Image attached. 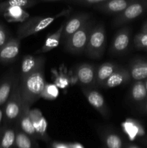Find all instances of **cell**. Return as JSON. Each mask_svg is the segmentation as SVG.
<instances>
[{"mask_svg":"<svg viewBox=\"0 0 147 148\" xmlns=\"http://www.w3.org/2000/svg\"><path fill=\"white\" fill-rule=\"evenodd\" d=\"M44 68L45 65L40 66L27 76L20 78L23 103L30 107L37 100L41 98V94L46 85Z\"/></svg>","mask_w":147,"mask_h":148,"instance_id":"cell-1","label":"cell"},{"mask_svg":"<svg viewBox=\"0 0 147 148\" xmlns=\"http://www.w3.org/2000/svg\"><path fill=\"white\" fill-rule=\"evenodd\" d=\"M71 12V7H68L53 15L34 16L30 17L27 21L21 23L18 27L17 30V38L21 40L29 36L36 34L50 25L57 19L63 16H68Z\"/></svg>","mask_w":147,"mask_h":148,"instance_id":"cell-2","label":"cell"},{"mask_svg":"<svg viewBox=\"0 0 147 148\" xmlns=\"http://www.w3.org/2000/svg\"><path fill=\"white\" fill-rule=\"evenodd\" d=\"M95 25V21L92 19L86 22L82 27L65 42V50L69 53L76 55L82 54L84 52Z\"/></svg>","mask_w":147,"mask_h":148,"instance_id":"cell-3","label":"cell"},{"mask_svg":"<svg viewBox=\"0 0 147 148\" xmlns=\"http://www.w3.org/2000/svg\"><path fill=\"white\" fill-rule=\"evenodd\" d=\"M23 107V101L21 95L20 85V77H18L12 92L6 102L3 108L4 118L3 122L5 125H10L13 123L17 124L21 114Z\"/></svg>","mask_w":147,"mask_h":148,"instance_id":"cell-4","label":"cell"},{"mask_svg":"<svg viewBox=\"0 0 147 148\" xmlns=\"http://www.w3.org/2000/svg\"><path fill=\"white\" fill-rule=\"evenodd\" d=\"M106 47V32L102 23L95 24L92 30L85 53L93 59H99L104 54Z\"/></svg>","mask_w":147,"mask_h":148,"instance_id":"cell-5","label":"cell"},{"mask_svg":"<svg viewBox=\"0 0 147 148\" xmlns=\"http://www.w3.org/2000/svg\"><path fill=\"white\" fill-rule=\"evenodd\" d=\"M81 90L89 104L103 118L108 119L110 117V110L102 94L93 88L82 87Z\"/></svg>","mask_w":147,"mask_h":148,"instance_id":"cell-6","label":"cell"},{"mask_svg":"<svg viewBox=\"0 0 147 148\" xmlns=\"http://www.w3.org/2000/svg\"><path fill=\"white\" fill-rule=\"evenodd\" d=\"M131 27H124L120 29L114 36L110 47V53L112 56H119L128 50L131 41Z\"/></svg>","mask_w":147,"mask_h":148,"instance_id":"cell-7","label":"cell"},{"mask_svg":"<svg viewBox=\"0 0 147 148\" xmlns=\"http://www.w3.org/2000/svg\"><path fill=\"white\" fill-rule=\"evenodd\" d=\"M145 5L141 1H134L125 10L117 14L112 23V27H120L139 17L144 11Z\"/></svg>","mask_w":147,"mask_h":148,"instance_id":"cell-8","label":"cell"},{"mask_svg":"<svg viewBox=\"0 0 147 148\" xmlns=\"http://www.w3.org/2000/svg\"><path fill=\"white\" fill-rule=\"evenodd\" d=\"M92 14L89 12H81L75 14L73 17L64 23L63 34H62V40L63 43L76 33L80 27L88 20L92 19Z\"/></svg>","mask_w":147,"mask_h":148,"instance_id":"cell-9","label":"cell"},{"mask_svg":"<svg viewBox=\"0 0 147 148\" xmlns=\"http://www.w3.org/2000/svg\"><path fill=\"white\" fill-rule=\"evenodd\" d=\"M97 67L95 64L84 63L76 69V77L84 88H95L96 83Z\"/></svg>","mask_w":147,"mask_h":148,"instance_id":"cell-10","label":"cell"},{"mask_svg":"<svg viewBox=\"0 0 147 148\" xmlns=\"http://www.w3.org/2000/svg\"><path fill=\"white\" fill-rule=\"evenodd\" d=\"M18 77L19 75H17L13 69H11L0 80V108L5 105L10 98Z\"/></svg>","mask_w":147,"mask_h":148,"instance_id":"cell-11","label":"cell"},{"mask_svg":"<svg viewBox=\"0 0 147 148\" xmlns=\"http://www.w3.org/2000/svg\"><path fill=\"white\" fill-rule=\"evenodd\" d=\"M133 1L134 0H105L103 3L95 6L93 9L106 14H118Z\"/></svg>","mask_w":147,"mask_h":148,"instance_id":"cell-12","label":"cell"},{"mask_svg":"<svg viewBox=\"0 0 147 148\" xmlns=\"http://www.w3.org/2000/svg\"><path fill=\"white\" fill-rule=\"evenodd\" d=\"M20 49V40L18 38H10L8 41L0 50V62L11 63L17 59Z\"/></svg>","mask_w":147,"mask_h":148,"instance_id":"cell-13","label":"cell"},{"mask_svg":"<svg viewBox=\"0 0 147 148\" xmlns=\"http://www.w3.org/2000/svg\"><path fill=\"white\" fill-rule=\"evenodd\" d=\"M16 124L20 127V129L23 132H24L27 135L31 137L33 140H35V141L38 140L37 134L35 131L31 116H30V107L24 104V103H23V107L21 114H20V118H19Z\"/></svg>","mask_w":147,"mask_h":148,"instance_id":"cell-14","label":"cell"},{"mask_svg":"<svg viewBox=\"0 0 147 148\" xmlns=\"http://www.w3.org/2000/svg\"><path fill=\"white\" fill-rule=\"evenodd\" d=\"M45 62H46V59L44 56L26 55L22 60L20 74L19 75V77L20 78H22L27 76V75L36 70L40 66L45 65Z\"/></svg>","mask_w":147,"mask_h":148,"instance_id":"cell-15","label":"cell"},{"mask_svg":"<svg viewBox=\"0 0 147 148\" xmlns=\"http://www.w3.org/2000/svg\"><path fill=\"white\" fill-rule=\"evenodd\" d=\"M131 75L128 69L120 66L117 71H115L105 82L102 88L110 89L114 88L120 85L128 83L131 79Z\"/></svg>","mask_w":147,"mask_h":148,"instance_id":"cell-16","label":"cell"},{"mask_svg":"<svg viewBox=\"0 0 147 148\" xmlns=\"http://www.w3.org/2000/svg\"><path fill=\"white\" fill-rule=\"evenodd\" d=\"M120 66L113 62H105L99 65L97 68L96 72V83L95 87H101L102 88L105 82L108 79V78L118 70Z\"/></svg>","mask_w":147,"mask_h":148,"instance_id":"cell-17","label":"cell"},{"mask_svg":"<svg viewBox=\"0 0 147 148\" xmlns=\"http://www.w3.org/2000/svg\"><path fill=\"white\" fill-rule=\"evenodd\" d=\"M30 116L38 140L47 141L48 140L47 134V123L40 111L37 109H30Z\"/></svg>","mask_w":147,"mask_h":148,"instance_id":"cell-18","label":"cell"},{"mask_svg":"<svg viewBox=\"0 0 147 148\" xmlns=\"http://www.w3.org/2000/svg\"><path fill=\"white\" fill-rule=\"evenodd\" d=\"M98 132L107 148H124L122 138L115 132L109 129H101Z\"/></svg>","mask_w":147,"mask_h":148,"instance_id":"cell-19","label":"cell"},{"mask_svg":"<svg viewBox=\"0 0 147 148\" xmlns=\"http://www.w3.org/2000/svg\"><path fill=\"white\" fill-rule=\"evenodd\" d=\"M63 27H64V23H62L60 27L58 28L56 31L54 33H50L46 37L44 43L41 46L40 49L36 51V53H44L53 50L55 48L58 47L60 43L61 40L62 38V34H63Z\"/></svg>","mask_w":147,"mask_h":148,"instance_id":"cell-20","label":"cell"},{"mask_svg":"<svg viewBox=\"0 0 147 148\" xmlns=\"http://www.w3.org/2000/svg\"><path fill=\"white\" fill-rule=\"evenodd\" d=\"M5 20L9 23H24L30 18V14L25 10L19 7H11L3 12Z\"/></svg>","mask_w":147,"mask_h":148,"instance_id":"cell-21","label":"cell"},{"mask_svg":"<svg viewBox=\"0 0 147 148\" xmlns=\"http://www.w3.org/2000/svg\"><path fill=\"white\" fill-rule=\"evenodd\" d=\"M131 77L135 81H142L147 78V62L142 59H135L128 68Z\"/></svg>","mask_w":147,"mask_h":148,"instance_id":"cell-22","label":"cell"},{"mask_svg":"<svg viewBox=\"0 0 147 148\" xmlns=\"http://www.w3.org/2000/svg\"><path fill=\"white\" fill-rule=\"evenodd\" d=\"M16 133L14 127L2 125L0 128V148H14L15 147Z\"/></svg>","mask_w":147,"mask_h":148,"instance_id":"cell-23","label":"cell"},{"mask_svg":"<svg viewBox=\"0 0 147 148\" xmlns=\"http://www.w3.org/2000/svg\"><path fill=\"white\" fill-rule=\"evenodd\" d=\"M14 129L16 133V148H40L37 142L23 132L17 124L14 127Z\"/></svg>","mask_w":147,"mask_h":148,"instance_id":"cell-24","label":"cell"},{"mask_svg":"<svg viewBox=\"0 0 147 148\" xmlns=\"http://www.w3.org/2000/svg\"><path fill=\"white\" fill-rule=\"evenodd\" d=\"M39 3H40L39 0H11L0 1V14H2L3 12L9 7H19L25 10L35 7Z\"/></svg>","mask_w":147,"mask_h":148,"instance_id":"cell-25","label":"cell"},{"mask_svg":"<svg viewBox=\"0 0 147 148\" xmlns=\"http://www.w3.org/2000/svg\"><path fill=\"white\" fill-rule=\"evenodd\" d=\"M130 98L135 102H141L147 98L145 83L143 81H135L131 87Z\"/></svg>","mask_w":147,"mask_h":148,"instance_id":"cell-26","label":"cell"},{"mask_svg":"<svg viewBox=\"0 0 147 148\" xmlns=\"http://www.w3.org/2000/svg\"><path fill=\"white\" fill-rule=\"evenodd\" d=\"M123 130L131 138L136 136H142L144 134V130L141 125L133 119H128L123 124Z\"/></svg>","mask_w":147,"mask_h":148,"instance_id":"cell-27","label":"cell"},{"mask_svg":"<svg viewBox=\"0 0 147 148\" xmlns=\"http://www.w3.org/2000/svg\"><path fill=\"white\" fill-rule=\"evenodd\" d=\"M105 1V0H63L61 1L60 3H65V4H74L76 6H82V7H92L102 4Z\"/></svg>","mask_w":147,"mask_h":148,"instance_id":"cell-28","label":"cell"},{"mask_svg":"<svg viewBox=\"0 0 147 148\" xmlns=\"http://www.w3.org/2000/svg\"><path fill=\"white\" fill-rule=\"evenodd\" d=\"M59 95L58 88L53 84L46 83L44 90L41 94V98L46 100H54Z\"/></svg>","mask_w":147,"mask_h":148,"instance_id":"cell-29","label":"cell"},{"mask_svg":"<svg viewBox=\"0 0 147 148\" xmlns=\"http://www.w3.org/2000/svg\"><path fill=\"white\" fill-rule=\"evenodd\" d=\"M134 44L137 49H147V33L141 32L135 35L134 38Z\"/></svg>","mask_w":147,"mask_h":148,"instance_id":"cell-30","label":"cell"},{"mask_svg":"<svg viewBox=\"0 0 147 148\" xmlns=\"http://www.w3.org/2000/svg\"><path fill=\"white\" fill-rule=\"evenodd\" d=\"M9 39L10 38H8V34L5 27L1 24V23H0V50L7 43Z\"/></svg>","mask_w":147,"mask_h":148,"instance_id":"cell-31","label":"cell"},{"mask_svg":"<svg viewBox=\"0 0 147 148\" xmlns=\"http://www.w3.org/2000/svg\"><path fill=\"white\" fill-rule=\"evenodd\" d=\"M51 148H74L73 144H67V143H58L54 142L52 143Z\"/></svg>","mask_w":147,"mask_h":148,"instance_id":"cell-32","label":"cell"},{"mask_svg":"<svg viewBox=\"0 0 147 148\" xmlns=\"http://www.w3.org/2000/svg\"><path fill=\"white\" fill-rule=\"evenodd\" d=\"M3 118H4V113H3V108H0V128L2 125L1 123L3 122Z\"/></svg>","mask_w":147,"mask_h":148,"instance_id":"cell-33","label":"cell"},{"mask_svg":"<svg viewBox=\"0 0 147 148\" xmlns=\"http://www.w3.org/2000/svg\"><path fill=\"white\" fill-rule=\"evenodd\" d=\"M141 32H143V33H147V22H146L145 24L143 25L142 30H141Z\"/></svg>","mask_w":147,"mask_h":148,"instance_id":"cell-34","label":"cell"},{"mask_svg":"<svg viewBox=\"0 0 147 148\" xmlns=\"http://www.w3.org/2000/svg\"><path fill=\"white\" fill-rule=\"evenodd\" d=\"M125 148H140L138 146L135 145H133V144H129L128 145L125 146Z\"/></svg>","mask_w":147,"mask_h":148,"instance_id":"cell-35","label":"cell"},{"mask_svg":"<svg viewBox=\"0 0 147 148\" xmlns=\"http://www.w3.org/2000/svg\"><path fill=\"white\" fill-rule=\"evenodd\" d=\"M142 109L144 110V111H146L147 112V102L145 104H144V106H143L142 107Z\"/></svg>","mask_w":147,"mask_h":148,"instance_id":"cell-36","label":"cell"},{"mask_svg":"<svg viewBox=\"0 0 147 148\" xmlns=\"http://www.w3.org/2000/svg\"><path fill=\"white\" fill-rule=\"evenodd\" d=\"M144 83H145L146 90V92H147V79H146V82H144Z\"/></svg>","mask_w":147,"mask_h":148,"instance_id":"cell-37","label":"cell"}]
</instances>
